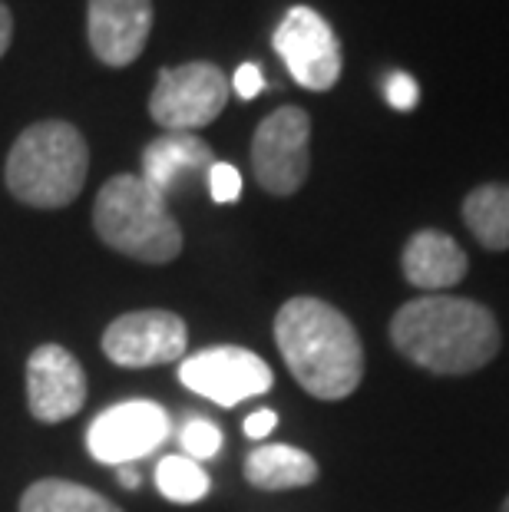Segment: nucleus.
I'll return each instance as SVG.
<instances>
[{"label":"nucleus","instance_id":"1","mask_svg":"<svg viewBox=\"0 0 509 512\" xmlns=\"http://www.w3.org/2000/svg\"><path fill=\"white\" fill-rule=\"evenodd\" d=\"M391 341L430 374H473L500 351V328L480 301L424 294L394 314Z\"/></svg>","mask_w":509,"mask_h":512},{"label":"nucleus","instance_id":"2","mask_svg":"<svg viewBox=\"0 0 509 512\" xmlns=\"http://www.w3.org/2000/svg\"><path fill=\"white\" fill-rule=\"evenodd\" d=\"M275 344L298 384L318 400L351 397L364 377V347L354 324L321 298L281 304Z\"/></svg>","mask_w":509,"mask_h":512},{"label":"nucleus","instance_id":"3","mask_svg":"<svg viewBox=\"0 0 509 512\" xmlns=\"http://www.w3.org/2000/svg\"><path fill=\"white\" fill-rule=\"evenodd\" d=\"M90 149L77 126L43 119L14 139L4 166L10 195L34 209H63L86 185Z\"/></svg>","mask_w":509,"mask_h":512},{"label":"nucleus","instance_id":"4","mask_svg":"<svg viewBox=\"0 0 509 512\" xmlns=\"http://www.w3.org/2000/svg\"><path fill=\"white\" fill-rule=\"evenodd\" d=\"M93 228L113 252L143 265H166L182 252V228L166 199L143 176H113L96 195Z\"/></svg>","mask_w":509,"mask_h":512},{"label":"nucleus","instance_id":"5","mask_svg":"<svg viewBox=\"0 0 509 512\" xmlns=\"http://www.w3.org/2000/svg\"><path fill=\"white\" fill-rule=\"evenodd\" d=\"M229 93V76L215 63L196 60L182 67H166L149 96V116L166 133H196L222 116Z\"/></svg>","mask_w":509,"mask_h":512},{"label":"nucleus","instance_id":"6","mask_svg":"<svg viewBox=\"0 0 509 512\" xmlns=\"http://www.w3.org/2000/svg\"><path fill=\"white\" fill-rule=\"evenodd\" d=\"M252 169L265 192L295 195L311 169V119L298 106L268 113L252 139Z\"/></svg>","mask_w":509,"mask_h":512},{"label":"nucleus","instance_id":"7","mask_svg":"<svg viewBox=\"0 0 509 512\" xmlns=\"http://www.w3.org/2000/svg\"><path fill=\"white\" fill-rule=\"evenodd\" d=\"M182 387L192 394L219 403V407H235L242 400L262 397L272 390L275 377L262 357L248 347H205L199 354H189L179 364Z\"/></svg>","mask_w":509,"mask_h":512},{"label":"nucleus","instance_id":"8","mask_svg":"<svg viewBox=\"0 0 509 512\" xmlns=\"http://www.w3.org/2000/svg\"><path fill=\"white\" fill-rule=\"evenodd\" d=\"M169 430V413L156 400H123L90 423L86 450L96 463L126 466L156 453L169 440Z\"/></svg>","mask_w":509,"mask_h":512},{"label":"nucleus","instance_id":"9","mask_svg":"<svg viewBox=\"0 0 509 512\" xmlns=\"http://www.w3.org/2000/svg\"><path fill=\"white\" fill-rule=\"evenodd\" d=\"M275 50L298 86L324 93L341 76V43L331 24L311 7H291L275 30Z\"/></svg>","mask_w":509,"mask_h":512},{"label":"nucleus","instance_id":"10","mask_svg":"<svg viewBox=\"0 0 509 512\" xmlns=\"http://www.w3.org/2000/svg\"><path fill=\"white\" fill-rule=\"evenodd\" d=\"M189 347L186 321L172 311H129L103 331V354L119 367H156L182 361Z\"/></svg>","mask_w":509,"mask_h":512},{"label":"nucleus","instance_id":"11","mask_svg":"<svg viewBox=\"0 0 509 512\" xmlns=\"http://www.w3.org/2000/svg\"><path fill=\"white\" fill-rule=\"evenodd\" d=\"M86 403V374L60 344H40L27 361V407L40 423L77 417Z\"/></svg>","mask_w":509,"mask_h":512},{"label":"nucleus","instance_id":"12","mask_svg":"<svg viewBox=\"0 0 509 512\" xmlns=\"http://www.w3.org/2000/svg\"><path fill=\"white\" fill-rule=\"evenodd\" d=\"M153 34V0H90L86 37L106 67H129Z\"/></svg>","mask_w":509,"mask_h":512},{"label":"nucleus","instance_id":"13","mask_svg":"<svg viewBox=\"0 0 509 512\" xmlns=\"http://www.w3.org/2000/svg\"><path fill=\"white\" fill-rule=\"evenodd\" d=\"M215 166L212 149L192 133H166L143 149V179L166 199L179 182Z\"/></svg>","mask_w":509,"mask_h":512},{"label":"nucleus","instance_id":"14","mask_svg":"<svg viewBox=\"0 0 509 512\" xmlns=\"http://www.w3.org/2000/svg\"><path fill=\"white\" fill-rule=\"evenodd\" d=\"M400 265H404L410 285L420 291L453 288L467 275V255H463V248L450 235L433 232V228H424V232L410 238Z\"/></svg>","mask_w":509,"mask_h":512},{"label":"nucleus","instance_id":"15","mask_svg":"<svg viewBox=\"0 0 509 512\" xmlns=\"http://www.w3.org/2000/svg\"><path fill=\"white\" fill-rule=\"evenodd\" d=\"M245 479L255 489H298L318 479V463L288 443H265L248 453Z\"/></svg>","mask_w":509,"mask_h":512},{"label":"nucleus","instance_id":"16","mask_svg":"<svg viewBox=\"0 0 509 512\" xmlns=\"http://www.w3.org/2000/svg\"><path fill=\"white\" fill-rule=\"evenodd\" d=\"M463 222L490 252L509 248V185H480L463 202Z\"/></svg>","mask_w":509,"mask_h":512},{"label":"nucleus","instance_id":"17","mask_svg":"<svg viewBox=\"0 0 509 512\" xmlns=\"http://www.w3.org/2000/svg\"><path fill=\"white\" fill-rule=\"evenodd\" d=\"M20 512H123L103 493L70 479H37L20 496Z\"/></svg>","mask_w":509,"mask_h":512},{"label":"nucleus","instance_id":"18","mask_svg":"<svg viewBox=\"0 0 509 512\" xmlns=\"http://www.w3.org/2000/svg\"><path fill=\"white\" fill-rule=\"evenodd\" d=\"M156 486L159 493L169 499V503H199V499L209 496V473L202 470L196 460L189 456H162L156 466Z\"/></svg>","mask_w":509,"mask_h":512},{"label":"nucleus","instance_id":"19","mask_svg":"<svg viewBox=\"0 0 509 512\" xmlns=\"http://www.w3.org/2000/svg\"><path fill=\"white\" fill-rule=\"evenodd\" d=\"M179 443L182 456H189V460H212L222 450V430L205 417H189L179 430Z\"/></svg>","mask_w":509,"mask_h":512},{"label":"nucleus","instance_id":"20","mask_svg":"<svg viewBox=\"0 0 509 512\" xmlns=\"http://www.w3.org/2000/svg\"><path fill=\"white\" fill-rule=\"evenodd\" d=\"M209 192L219 205H229L242 199V172L229 162H215L209 169Z\"/></svg>","mask_w":509,"mask_h":512},{"label":"nucleus","instance_id":"21","mask_svg":"<svg viewBox=\"0 0 509 512\" xmlns=\"http://www.w3.org/2000/svg\"><path fill=\"white\" fill-rule=\"evenodd\" d=\"M384 96H387V103L394 106V110L400 113H407V110H414V106L420 103V86L417 80L410 73L404 70H397L387 76V83H384Z\"/></svg>","mask_w":509,"mask_h":512},{"label":"nucleus","instance_id":"22","mask_svg":"<svg viewBox=\"0 0 509 512\" xmlns=\"http://www.w3.org/2000/svg\"><path fill=\"white\" fill-rule=\"evenodd\" d=\"M229 86L242 96V100H255V96L265 90V73H262V67H255V63H242V67L235 70Z\"/></svg>","mask_w":509,"mask_h":512},{"label":"nucleus","instance_id":"23","mask_svg":"<svg viewBox=\"0 0 509 512\" xmlns=\"http://www.w3.org/2000/svg\"><path fill=\"white\" fill-rule=\"evenodd\" d=\"M275 423H278V417L272 410H255L252 417L245 420V437L248 440H265L268 433L275 430Z\"/></svg>","mask_w":509,"mask_h":512},{"label":"nucleus","instance_id":"24","mask_svg":"<svg viewBox=\"0 0 509 512\" xmlns=\"http://www.w3.org/2000/svg\"><path fill=\"white\" fill-rule=\"evenodd\" d=\"M10 37H14V17H10V10L0 4V57L7 53Z\"/></svg>","mask_w":509,"mask_h":512},{"label":"nucleus","instance_id":"25","mask_svg":"<svg viewBox=\"0 0 509 512\" xmlns=\"http://www.w3.org/2000/svg\"><path fill=\"white\" fill-rule=\"evenodd\" d=\"M116 476H119V483H123L126 489H136L139 486V473L133 470V466H116Z\"/></svg>","mask_w":509,"mask_h":512},{"label":"nucleus","instance_id":"26","mask_svg":"<svg viewBox=\"0 0 509 512\" xmlns=\"http://www.w3.org/2000/svg\"><path fill=\"white\" fill-rule=\"evenodd\" d=\"M503 512H509V496H506V503H503Z\"/></svg>","mask_w":509,"mask_h":512}]
</instances>
